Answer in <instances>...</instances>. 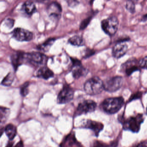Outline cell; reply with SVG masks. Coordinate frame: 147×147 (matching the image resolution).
<instances>
[{
  "label": "cell",
  "instance_id": "cell-18",
  "mask_svg": "<svg viewBox=\"0 0 147 147\" xmlns=\"http://www.w3.org/2000/svg\"><path fill=\"white\" fill-rule=\"evenodd\" d=\"M88 70L82 66L75 67L72 71L73 76L75 79H78L87 74Z\"/></svg>",
  "mask_w": 147,
  "mask_h": 147
},
{
  "label": "cell",
  "instance_id": "cell-23",
  "mask_svg": "<svg viewBox=\"0 0 147 147\" xmlns=\"http://www.w3.org/2000/svg\"><path fill=\"white\" fill-rule=\"evenodd\" d=\"M29 82H27L24 83L20 88V94L23 96H26L29 93Z\"/></svg>",
  "mask_w": 147,
  "mask_h": 147
},
{
  "label": "cell",
  "instance_id": "cell-34",
  "mask_svg": "<svg viewBox=\"0 0 147 147\" xmlns=\"http://www.w3.org/2000/svg\"><path fill=\"white\" fill-rule=\"evenodd\" d=\"M142 21L144 22V21H146L147 20V14H145L143 16L142 18V20H141Z\"/></svg>",
  "mask_w": 147,
  "mask_h": 147
},
{
  "label": "cell",
  "instance_id": "cell-9",
  "mask_svg": "<svg viewBox=\"0 0 147 147\" xmlns=\"http://www.w3.org/2000/svg\"><path fill=\"white\" fill-rule=\"evenodd\" d=\"M13 36L18 41L20 42H28L33 38L32 32L25 29L17 28L13 30L12 32Z\"/></svg>",
  "mask_w": 147,
  "mask_h": 147
},
{
  "label": "cell",
  "instance_id": "cell-7",
  "mask_svg": "<svg viewBox=\"0 0 147 147\" xmlns=\"http://www.w3.org/2000/svg\"><path fill=\"white\" fill-rule=\"evenodd\" d=\"M74 96V91L72 88L65 85L60 91L57 96V101L60 104H66L70 102Z\"/></svg>",
  "mask_w": 147,
  "mask_h": 147
},
{
  "label": "cell",
  "instance_id": "cell-36",
  "mask_svg": "<svg viewBox=\"0 0 147 147\" xmlns=\"http://www.w3.org/2000/svg\"></svg>",
  "mask_w": 147,
  "mask_h": 147
},
{
  "label": "cell",
  "instance_id": "cell-22",
  "mask_svg": "<svg viewBox=\"0 0 147 147\" xmlns=\"http://www.w3.org/2000/svg\"><path fill=\"white\" fill-rule=\"evenodd\" d=\"M14 80V75L11 73H9L1 82V84L6 86H9L11 85Z\"/></svg>",
  "mask_w": 147,
  "mask_h": 147
},
{
  "label": "cell",
  "instance_id": "cell-4",
  "mask_svg": "<svg viewBox=\"0 0 147 147\" xmlns=\"http://www.w3.org/2000/svg\"><path fill=\"white\" fill-rule=\"evenodd\" d=\"M143 121V116L141 114L130 117L124 121V128L129 130L133 132H138L140 130V125Z\"/></svg>",
  "mask_w": 147,
  "mask_h": 147
},
{
  "label": "cell",
  "instance_id": "cell-32",
  "mask_svg": "<svg viewBox=\"0 0 147 147\" xmlns=\"http://www.w3.org/2000/svg\"><path fill=\"white\" fill-rule=\"evenodd\" d=\"M133 147H147V142H144L139 143Z\"/></svg>",
  "mask_w": 147,
  "mask_h": 147
},
{
  "label": "cell",
  "instance_id": "cell-21",
  "mask_svg": "<svg viewBox=\"0 0 147 147\" xmlns=\"http://www.w3.org/2000/svg\"><path fill=\"white\" fill-rule=\"evenodd\" d=\"M0 119L1 123H4L6 122L10 114V110L5 107H1L0 109Z\"/></svg>",
  "mask_w": 147,
  "mask_h": 147
},
{
  "label": "cell",
  "instance_id": "cell-15",
  "mask_svg": "<svg viewBox=\"0 0 147 147\" xmlns=\"http://www.w3.org/2000/svg\"><path fill=\"white\" fill-rule=\"evenodd\" d=\"M38 77L45 80H48L54 76V73L52 70L46 67H42L38 71L37 74Z\"/></svg>",
  "mask_w": 147,
  "mask_h": 147
},
{
  "label": "cell",
  "instance_id": "cell-24",
  "mask_svg": "<svg viewBox=\"0 0 147 147\" xmlns=\"http://www.w3.org/2000/svg\"><path fill=\"white\" fill-rule=\"evenodd\" d=\"M125 8L131 13H133L135 12V5L133 1H128L125 4Z\"/></svg>",
  "mask_w": 147,
  "mask_h": 147
},
{
  "label": "cell",
  "instance_id": "cell-5",
  "mask_svg": "<svg viewBox=\"0 0 147 147\" xmlns=\"http://www.w3.org/2000/svg\"><path fill=\"white\" fill-rule=\"evenodd\" d=\"M104 83V89L110 92H116L122 87L123 78L121 76H116L107 79Z\"/></svg>",
  "mask_w": 147,
  "mask_h": 147
},
{
  "label": "cell",
  "instance_id": "cell-29",
  "mask_svg": "<svg viewBox=\"0 0 147 147\" xmlns=\"http://www.w3.org/2000/svg\"><path fill=\"white\" fill-rule=\"evenodd\" d=\"M14 20L12 19L8 18L6 20L5 24L9 28H12L14 25Z\"/></svg>",
  "mask_w": 147,
  "mask_h": 147
},
{
  "label": "cell",
  "instance_id": "cell-13",
  "mask_svg": "<svg viewBox=\"0 0 147 147\" xmlns=\"http://www.w3.org/2000/svg\"><path fill=\"white\" fill-rule=\"evenodd\" d=\"M83 127L92 130L96 136H98L104 128L102 123L88 119L83 123Z\"/></svg>",
  "mask_w": 147,
  "mask_h": 147
},
{
  "label": "cell",
  "instance_id": "cell-6",
  "mask_svg": "<svg viewBox=\"0 0 147 147\" xmlns=\"http://www.w3.org/2000/svg\"><path fill=\"white\" fill-rule=\"evenodd\" d=\"M97 107V104L94 101L91 100H84L78 105L75 115L79 116L83 114L94 111Z\"/></svg>",
  "mask_w": 147,
  "mask_h": 147
},
{
  "label": "cell",
  "instance_id": "cell-26",
  "mask_svg": "<svg viewBox=\"0 0 147 147\" xmlns=\"http://www.w3.org/2000/svg\"><path fill=\"white\" fill-rule=\"evenodd\" d=\"M92 147H110L108 144L101 141H95L93 143Z\"/></svg>",
  "mask_w": 147,
  "mask_h": 147
},
{
  "label": "cell",
  "instance_id": "cell-14",
  "mask_svg": "<svg viewBox=\"0 0 147 147\" xmlns=\"http://www.w3.org/2000/svg\"><path fill=\"white\" fill-rule=\"evenodd\" d=\"M26 60V54L22 52H17L12 55L11 57L12 64L15 70L24 63Z\"/></svg>",
  "mask_w": 147,
  "mask_h": 147
},
{
  "label": "cell",
  "instance_id": "cell-31",
  "mask_svg": "<svg viewBox=\"0 0 147 147\" xmlns=\"http://www.w3.org/2000/svg\"><path fill=\"white\" fill-rule=\"evenodd\" d=\"M94 53V51L93 50L87 49L86 50L85 53V57H88L91 56Z\"/></svg>",
  "mask_w": 147,
  "mask_h": 147
},
{
  "label": "cell",
  "instance_id": "cell-35",
  "mask_svg": "<svg viewBox=\"0 0 147 147\" xmlns=\"http://www.w3.org/2000/svg\"><path fill=\"white\" fill-rule=\"evenodd\" d=\"M13 144L12 142H9L5 147H12Z\"/></svg>",
  "mask_w": 147,
  "mask_h": 147
},
{
  "label": "cell",
  "instance_id": "cell-33",
  "mask_svg": "<svg viewBox=\"0 0 147 147\" xmlns=\"http://www.w3.org/2000/svg\"><path fill=\"white\" fill-rule=\"evenodd\" d=\"M14 147H24V143L22 141H20L18 143H17Z\"/></svg>",
  "mask_w": 147,
  "mask_h": 147
},
{
  "label": "cell",
  "instance_id": "cell-16",
  "mask_svg": "<svg viewBox=\"0 0 147 147\" xmlns=\"http://www.w3.org/2000/svg\"><path fill=\"white\" fill-rule=\"evenodd\" d=\"M22 9L26 14L32 15L36 11V5L32 1H26L24 3Z\"/></svg>",
  "mask_w": 147,
  "mask_h": 147
},
{
  "label": "cell",
  "instance_id": "cell-10",
  "mask_svg": "<svg viewBox=\"0 0 147 147\" xmlns=\"http://www.w3.org/2000/svg\"><path fill=\"white\" fill-rule=\"evenodd\" d=\"M140 68L139 62L136 58H131L122 64L121 69L126 75L129 76L135 71L139 70Z\"/></svg>",
  "mask_w": 147,
  "mask_h": 147
},
{
  "label": "cell",
  "instance_id": "cell-17",
  "mask_svg": "<svg viewBox=\"0 0 147 147\" xmlns=\"http://www.w3.org/2000/svg\"><path fill=\"white\" fill-rule=\"evenodd\" d=\"M5 131L10 140H12L17 135V128L12 124H9L6 125L5 128Z\"/></svg>",
  "mask_w": 147,
  "mask_h": 147
},
{
  "label": "cell",
  "instance_id": "cell-3",
  "mask_svg": "<svg viewBox=\"0 0 147 147\" xmlns=\"http://www.w3.org/2000/svg\"><path fill=\"white\" fill-rule=\"evenodd\" d=\"M101 26L103 30L107 35L113 36L117 32L118 28V20L115 16L109 17L101 21Z\"/></svg>",
  "mask_w": 147,
  "mask_h": 147
},
{
  "label": "cell",
  "instance_id": "cell-25",
  "mask_svg": "<svg viewBox=\"0 0 147 147\" xmlns=\"http://www.w3.org/2000/svg\"><path fill=\"white\" fill-rule=\"evenodd\" d=\"M92 17H88L87 18L85 19L81 23L80 26V30H84L88 25V24L90 23L92 20Z\"/></svg>",
  "mask_w": 147,
  "mask_h": 147
},
{
  "label": "cell",
  "instance_id": "cell-28",
  "mask_svg": "<svg viewBox=\"0 0 147 147\" xmlns=\"http://www.w3.org/2000/svg\"><path fill=\"white\" fill-rule=\"evenodd\" d=\"M71 60L74 67L82 66L81 62L80 60L76 58H71Z\"/></svg>",
  "mask_w": 147,
  "mask_h": 147
},
{
  "label": "cell",
  "instance_id": "cell-2",
  "mask_svg": "<svg viewBox=\"0 0 147 147\" xmlns=\"http://www.w3.org/2000/svg\"><path fill=\"white\" fill-rule=\"evenodd\" d=\"M84 90L87 94L96 95L100 93L104 89L103 82L97 76L92 77L84 84Z\"/></svg>",
  "mask_w": 147,
  "mask_h": 147
},
{
  "label": "cell",
  "instance_id": "cell-27",
  "mask_svg": "<svg viewBox=\"0 0 147 147\" xmlns=\"http://www.w3.org/2000/svg\"><path fill=\"white\" fill-rule=\"evenodd\" d=\"M139 65L140 68L147 69V56L139 61Z\"/></svg>",
  "mask_w": 147,
  "mask_h": 147
},
{
  "label": "cell",
  "instance_id": "cell-20",
  "mask_svg": "<svg viewBox=\"0 0 147 147\" xmlns=\"http://www.w3.org/2000/svg\"><path fill=\"white\" fill-rule=\"evenodd\" d=\"M55 41V39H54V38H50V39H48L43 43L38 45V49L40 50L43 51H48L51 45L54 43Z\"/></svg>",
  "mask_w": 147,
  "mask_h": 147
},
{
  "label": "cell",
  "instance_id": "cell-11",
  "mask_svg": "<svg viewBox=\"0 0 147 147\" xmlns=\"http://www.w3.org/2000/svg\"><path fill=\"white\" fill-rule=\"evenodd\" d=\"M128 48L125 42H117L113 49V56L116 58L122 57L126 54Z\"/></svg>",
  "mask_w": 147,
  "mask_h": 147
},
{
  "label": "cell",
  "instance_id": "cell-12",
  "mask_svg": "<svg viewBox=\"0 0 147 147\" xmlns=\"http://www.w3.org/2000/svg\"><path fill=\"white\" fill-rule=\"evenodd\" d=\"M48 12L50 17L53 19H59L61 16L62 8L60 4L56 2H53L48 7Z\"/></svg>",
  "mask_w": 147,
  "mask_h": 147
},
{
  "label": "cell",
  "instance_id": "cell-30",
  "mask_svg": "<svg viewBox=\"0 0 147 147\" xmlns=\"http://www.w3.org/2000/svg\"><path fill=\"white\" fill-rule=\"evenodd\" d=\"M142 95V93L140 92H139L136 93L135 94H132V96H131V98H130V101L131 100H133L134 99H136L139 98H141V96Z\"/></svg>",
  "mask_w": 147,
  "mask_h": 147
},
{
  "label": "cell",
  "instance_id": "cell-8",
  "mask_svg": "<svg viewBox=\"0 0 147 147\" xmlns=\"http://www.w3.org/2000/svg\"><path fill=\"white\" fill-rule=\"evenodd\" d=\"M26 60L35 66L43 65L47 61V57L42 53L32 52L26 54Z\"/></svg>",
  "mask_w": 147,
  "mask_h": 147
},
{
  "label": "cell",
  "instance_id": "cell-1",
  "mask_svg": "<svg viewBox=\"0 0 147 147\" xmlns=\"http://www.w3.org/2000/svg\"><path fill=\"white\" fill-rule=\"evenodd\" d=\"M124 100L122 97L108 98L101 104V107L107 113L114 114L120 110L123 105Z\"/></svg>",
  "mask_w": 147,
  "mask_h": 147
},
{
  "label": "cell",
  "instance_id": "cell-19",
  "mask_svg": "<svg viewBox=\"0 0 147 147\" xmlns=\"http://www.w3.org/2000/svg\"><path fill=\"white\" fill-rule=\"evenodd\" d=\"M69 42L75 46H80L84 45L85 41L84 38L79 36H74L69 39Z\"/></svg>",
  "mask_w": 147,
  "mask_h": 147
}]
</instances>
